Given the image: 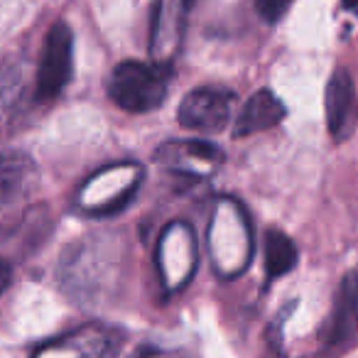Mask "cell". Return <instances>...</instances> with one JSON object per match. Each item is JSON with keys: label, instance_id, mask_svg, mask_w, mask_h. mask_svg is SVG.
I'll return each instance as SVG.
<instances>
[{"label": "cell", "instance_id": "9a60e30c", "mask_svg": "<svg viewBox=\"0 0 358 358\" xmlns=\"http://www.w3.org/2000/svg\"><path fill=\"white\" fill-rule=\"evenodd\" d=\"M292 0H255V10L265 22H278L289 10Z\"/></svg>", "mask_w": 358, "mask_h": 358}, {"label": "cell", "instance_id": "4fadbf2b", "mask_svg": "<svg viewBox=\"0 0 358 358\" xmlns=\"http://www.w3.org/2000/svg\"><path fill=\"white\" fill-rule=\"evenodd\" d=\"M297 245L282 231H268L265 236V270L268 278H282L297 265Z\"/></svg>", "mask_w": 358, "mask_h": 358}, {"label": "cell", "instance_id": "2e32d148", "mask_svg": "<svg viewBox=\"0 0 358 358\" xmlns=\"http://www.w3.org/2000/svg\"><path fill=\"white\" fill-rule=\"evenodd\" d=\"M10 280H13L10 265H8L6 260L0 258V297H3V292H6V289L10 287Z\"/></svg>", "mask_w": 358, "mask_h": 358}, {"label": "cell", "instance_id": "5b68a950", "mask_svg": "<svg viewBox=\"0 0 358 358\" xmlns=\"http://www.w3.org/2000/svg\"><path fill=\"white\" fill-rule=\"evenodd\" d=\"M234 94L219 86H201L185 96L179 103L177 120L182 128L196 130V133H216L231 118Z\"/></svg>", "mask_w": 358, "mask_h": 358}, {"label": "cell", "instance_id": "30bf717a", "mask_svg": "<svg viewBox=\"0 0 358 358\" xmlns=\"http://www.w3.org/2000/svg\"><path fill=\"white\" fill-rule=\"evenodd\" d=\"M282 120H285L282 101H280L273 91L263 89V91H255V94L245 101L238 118H236L234 133H236V138H248V135L275 128V125L282 123Z\"/></svg>", "mask_w": 358, "mask_h": 358}, {"label": "cell", "instance_id": "7a4b0ae2", "mask_svg": "<svg viewBox=\"0 0 358 358\" xmlns=\"http://www.w3.org/2000/svg\"><path fill=\"white\" fill-rule=\"evenodd\" d=\"M250 248H253L250 229L241 206H236L229 199L221 201V206H216L209 229V250L216 273H221L224 278L238 275L248 265Z\"/></svg>", "mask_w": 358, "mask_h": 358}, {"label": "cell", "instance_id": "8992f818", "mask_svg": "<svg viewBox=\"0 0 358 358\" xmlns=\"http://www.w3.org/2000/svg\"><path fill=\"white\" fill-rule=\"evenodd\" d=\"M189 8L192 0H155L152 30H150V55L155 64L169 69L185 40Z\"/></svg>", "mask_w": 358, "mask_h": 358}, {"label": "cell", "instance_id": "52a82bcc", "mask_svg": "<svg viewBox=\"0 0 358 358\" xmlns=\"http://www.w3.org/2000/svg\"><path fill=\"white\" fill-rule=\"evenodd\" d=\"M35 164L27 155H0V219L15 206H22L35 187Z\"/></svg>", "mask_w": 358, "mask_h": 358}, {"label": "cell", "instance_id": "7c38bea8", "mask_svg": "<svg viewBox=\"0 0 358 358\" xmlns=\"http://www.w3.org/2000/svg\"><path fill=\"white\" fill-rule=\"evenodd\" d=\"M358 338V273L348 275L338 289L336 317H334V341L348 343Z\"/></svg>", "mask_w": 358, "mask_h": 358}, {"label": "cell", "instance_id": "ba28073f", "mask_svg": "<svg viewBox=\"0 0 358 358\" xmlns=\"http://www.w3.org/2000/svg\"><path fill=\"white\" fill-rule=\"evenodd\" d=\"M221 150L209 143H199V140H185V143H167L157 150V162L169 167L172 172L179 174H192V177H201V174L211 172L216 164H221Z\"/></svg>", "mask_w": 358, "mask_h": 358}, {"label": "cell", "instance_id": "5bb4252c", "mask_svg": "<svg viewBox=\"0 0 358 358\" xmlns=\"http://www.w3.org/2000/svg\"><path fill=\"white\" fill-rule=\"evenodd\" d=\"M25 79L20 69H3L0 71V113H10L20 106Z\"/></svg>", "mask_w": 358, "mask_h": 358}, {"label": "cell", "instance_id": "6da1fadb", "mask_svg": "<svg viewBox=\"0 0 358 358\" xmlns=\"http://www.w3.org/2000/svg\"><path fill=\"white\" fill-rule=\"evenodd\" d=\"M169 69L143 62H123L113 69L108 94L118 108L128 113H150L167 99Z\"/></svg>", "mask_w": 358, "mask_h": 358}, {"label": "cell", "instance_id": "277c9868", "mask_svg": "<svg viewBox=\"0 0 358 358\" xmlns=\"http://www.w3.org/2000/svg\"><path fill=\"white\" fill-rule=\"evenodd\" d=\"M194 268L196 248L189 226L172 224L169 229H164L157 245V270L162 285L167 289H182L194 275Z\"/></svg>", "mask_w": 358, "mask_h": 358}, {"label": "cell", "instance_id": "8fae6325", "mask_svg": "<svg viewBox=\"0 0 358 358\" xmlns=\"http://www.w3.org/2000/svg\"><path fill=\"white\" fill-rule=\"evenodd\" d=\"M353 106V81L351 74L346 69H334V74L329 76L327 94H324V108H327V125L331 130V135L343 133V125L348 120Z\"/></svg>", "mask_w": 358, "mask_h": 358}, {"label": "cell", "instance_id": "3957f363", "mask_svg": "<svg viewBox=\"0 0 358 358\" xmlns=\"http://www.w3.org/2000/svg\"><path fill=\"white\" fill-rule=\"evenodd\" d=\"M74 71V35L66 22H55L42 45V59L35 76V96L50 101L66 89Z\"/></svg>", "mask_w": 358, "mask_h": 358}, {"label": "cell", "instance_id": "9c48e42d", "mask_svg": "<svg viewBox=\"0 0 358 358\" xmlns=\"http://www.w3.org/2000/svg\"><path fill=\"white\" fill-rule=\"evenodd\" d=\"M118 338L103 329H84L40 348L35 358H113Z\"/></svg>", "mask_w": 358, "mask_h": 358}]
</instances>
